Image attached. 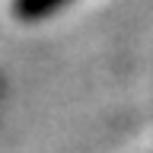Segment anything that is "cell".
Here are the masks:
<instances>
[{"label":"cell","mask_w":153,"mask_h":153,"mask_svg":"<svg viewBox=\"0 0 153 153\" xmlns=\"http://www.w3.org/2000/svg\"><path fill=\"white\" fill-rule=\"evenodd\" d=\"M64 0H19V13L29 19H35V16H45V13H51L54 7H61Z\"/></svg>","instance_id":"obj_1"}]
</instances>
